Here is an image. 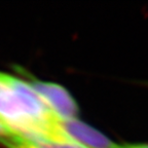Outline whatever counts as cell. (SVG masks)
Wrapping results in <instances>:
<instances>
[{
    "instance_id": "obj_3",
    "label": "cell",
    "mask_w": 148,
    "mask_h": 148,
    "mask_svg": "<svg viewBox=\"0 0 148 148\" xmlns=\"http://www.w3.org/2000/svg\"><path fill=\"white\" fill-rule=\"evenodd\" d=\"M59 127L72 141L84 148H123L111 141L98 130L82 123L77 118L57 120Z\"/></svg>"
},
{
    "instance_id": "obj_6",
    "label": "cell",
    "mask_w": 148,
    "mask_h": 148,
    "mask_svg": "<svg viewBox=\"0 0 148 148\" xmlns=\"http://www.w3.org/2000/svg\"><path fill=\"white\" fill-rule=\"evenodd\" d=\"M123 148H148V144H134V145H123Z\"/></svg>"
},
{
    "instance_id": "obj_5",
    "label": "cell",
    "mask_w": 148,
    "mask_h": 148,
    "mask_svg": "<svg viewBox=\"0 0 148 148\" xmlns=\"http://www.w3.org/2000/svg\"><path fill=\"white\" fill-rule=\"evenodd\" d=\"M14 133L12 132V130L8 129L4 123L0 121V140L7 138V137L12 136V135H14Z\"/></svg>"
},
{
    "instance_id": "obj_4",
    "label": "cell",
    "mask_w": 148,
    "mask_h": 148,
    "mask_svg": "<svg viewBox=\"0 0 148 148\" xmlns=\"http://www.w3.org/2000/svg\"><path fill=\"white\" fill-rule=\"evenodd\" d=\"M6 148H84L72 141L69 137L63 138H27L14 134L0 140Z\"/></svg>"
},
{
    "instance_id": "obj_2",
    "label": "cell",
    "mask_w": 148,
    "mask_h": 148,
    "mask_svg": "<svg viewBox=\"0 0 148 148\" xmlns=\"http://www.w3.org/2000/svg\"><path fill=\"white\" fill-rule=\"evenodd\" d=\"M14 69L22 76L26 77L29 86L37 92L42 101L60 120L77 118L79 109L78 105L66 88L53 82H46L35 78L32 74L20 66H14Z\"/></svg>"
},
{
    "instance_id": "obj_1",
    "label": "cell",
    "mask_w": 148,
    "mask_h": 148,
    "mask_svg": "<svg viewBox=\"0 0 148 148\" xmlns=\"http://www.w3.org/2000/svg\"><path fill=\"white\" fill-rule=\"evenodd\" d=\"M58 118L25 79L0 71V121L27 138L62 136Z\"/></svg>"
}]
</instances>
